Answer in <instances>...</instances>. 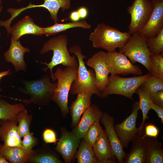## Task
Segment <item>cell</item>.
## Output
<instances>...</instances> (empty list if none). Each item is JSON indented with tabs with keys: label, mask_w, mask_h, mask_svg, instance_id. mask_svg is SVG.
I'll return each mask as SVG.
<instances>
[{
	"label": "cell",
	"mask_w": 163,
	"mask_h": 163,
	"mask_svg": "<svg viewBox=\"0 0 163 163\" xmlns=\"http://www.w3.org/2000/svg\"><path fill=\"white\" fill-rule=\"evenodd\" d=\"M152 0H134L128 7L127 11L131 16L128 27L131 35L138 32L145 25L153 10Z\"/></svg>",
	"instance_id": "cell-8"
},
{
	"label": "cell",
	"mask_w": 163,
	"mask_h": 163,
	"mask_svg": "<svg viewBox=\"0 0 163 163\" xmlns=\"http://www.w3.org/2000/svg\"><path fill=\"white\" fill-rule=\"evenodd\" d=\"M140 87L150 94L163 90V80L150 75Z\"/></svg>",
	"instance_id": "cell-32"
},
{
	"label": "cell",
	"mask_w": 163,
	"mask_h": 163,
	"mask_svg": "<svg viewBox=\"0 0 163 163\" xmlns=\"http://www.w3.org/2000/svg\"><path fill=\"white\" fill-rule=\"evenodd\" d=\"M29 161L37 163H61L62 161L56 155L51 153H45L35 155Z\"/></svg>",
	"instance_id": "cell-34"
},
{
	"label": "cell",
	"mask_w": 163,
	"mask_h": 163,
	"mask_svg": "<svg viewBox=\"0 0 163 163\" xmlns=\"http://www.w3.org/2000/svg\"><path fill=\"white\" fill-rule=\"evenodd\" d=\"M0 152L8 161L12 163L29 161L34 153L33 150L27 151L22 147H9L4 145L0 146Z\"/></svg>",
	"instance_id": "cell-23"
},
{
	"label": "cell",
	"mask_w": 163,
	"mask_h": 163,
	"mask_svg": "<svg viewBox=\"0 0 163 163\" xmlns=\"http://www.w3.org/2000/svg\"><path fill=\"white\" fill-rule=\"evenodd\" d=\"M145 123L144 125L145 128L144 130V136L157 138L159 133L158 128L152 123Z\"/></svg>",
	"instance_id": "cell-36"
},
{
	"label": "cell",
	"mask_w": 163,
	"mask_h": 163,
	"mask_svg": "<svg viewBox=\"0 0 163 163\" xmlns=\"http://www.w3.org/2000/svg\"><path fill=\"white\" fill-rule=\"evenodd\" d=\"M147 39L138 33L131 35L127 42L119 52L123 53L133 64L139 63L150 72V56Z\"/></svg>",
	"instance_id": "cell-7"
},
{
	"label": "cell",
	"mask_w": 163,
	"mask_h": 163,
	"mask_svg": "<svg viewBox=\"0 0 163 163\" xmlns=\"http://www.w3.org/2000/svg\"><path fill=\"white\" fill-rule=\"evenodd\" d=\"M106 60L111 75L129 74L141 75L142 71L133 64L123 53L115 50L106 53Z\"/></svg>",
	"instance_id": "cell-9"
},
{
	"label": "cell",
	"mask_w": 163,
	"mask_h": 163,
	"mask_svg": "<svg viewBox=\"0 0 163 163\" xmlns=\"http://www.w3.org/2000/svg\"><path fill=\"white\" fill-rule=\"evenodd\" d=\"M75 157L78 163H99L96 158L92 147L83 139L80 143Z\"/></svg>",
	"instance_id": "cell-27"
},
{
	"label": "cell",
	"mask_w": 163,
	"mask_h": 163,
	"mask_svg": "<svg viewBox=\"0 0 163 163\" xmlns=\"http://www.w3.org/2000/svg\"><path fill=\"white\" fill-rule=\"evenodd\" d=\"M153 10L147 22L138 32L146 39L156 36L163 29V0H152Z\"/></svg>",
	"instance_id": "cell-13"
},
{
	"label": "cell",
	"mask_w": 163,
	"mask_h": 163,
	"mask_svg": "<svg viewBox=\"0 0 163 163\" xmlns=\"http://www.w3.org/2000/svg\"><path fill=\"white\" fill-rule=\"evenodd\" d=\"M8 34L11 35V39L19 40L22 36L27 34L35 36L43 34V27L36 24L33 19L27 15L19 20L7 31Z\"/></svg>",
	"instance_id": "cell-19"
},
{
	"label": "cell",
	"mask_w": 163,
	"mask_h": 163,
	"mask_svg": "<svg viewBox=\"0 0 163 163\" xmlns=\"http://www.w3.org/2000/svg\"><path fill=\"white\" fill-rule=\"evenodd\" d=\"M69 18L72 22L78 21L81 19L77 10L72 11L69 14Z\"/></svg>",
	"instance_id": "cell-41"
},
{
	"label": "cell",
	"mask_w": 163,
	"mask_h": 163,
	"mask_svg": "<svg viewBox=\"0 0 163 163\" xmlns=\"http://www.w3.org/2000/svg\"><path fill=\"white\" fill-rule=\"evenodd\" d=\"M60 129L61 136L55 149L66 163H71L75 157L80 140L65 128L62 127Z\"/></svg>",
	"instance_id": "cell-14"
},
{
	"label": "cell",
	"mask_w": 163,
	"mask_h": 163,
	"mask_svg": "<svg viewBox=\"0 0 163 163\" xmlns=\"http://www.w3.org/2000/svg\"><path fill=\"white\" fill-rule=\"evenodd\" d=\"M2 0H0V7L2 6Z\"/></svg>",
	"instance_id": "cell-46"
},
{
	"label": "cell",
	"mask_w": 163,
	"mask_h": 163,
	"mask_svg": "<svg viewBox=\"0 0 163 163\" xmlns=\"http://www.w3.org/2000/svg\"><path fill=\"white\" fill-rule=\"evenodd\" d=\"M103 113L98 107L91 105L83 113L79 123L71 132L79 139H83L94 123L100 121Z\"/></svg>",
	"instance_id": "cell-17"
},
{
	"label": "cell",
	"mask_w": 163,
	"mask_h": 163,
	"mask_svg": "<svg viewBox=\"0 0 163 163\" xmlns=\"http://www.w3.org/2000/svg\"><path fill=\"white\" fill-rule=\"evenodd\" d=\"M100 121L104 127L107 138L118 162L123 163L126 153L124 151L115 129L113 118L107 113H103Z\"/></svg>",
	"instance_id": "cell-16"
},
{
	"label": "cell",
	"mask_w": 163,
	"mask_h": 163,
	"mask_svg": "<svg viewBox=\"0 0 163 163\" xmlns=\"http://www.w3.org/2000/svg\"><path fill=\"white\" fill-rule=\"evenodd\" d=\"M131 36L128 32H122L102 23L97 24L90 34L89 40L93 47L110 52L122 47Z\"/></svg>",
	"instance_id": "cell-2"
},
{
	"label": "cell",
	"mask_w": 163,
	"mask_h": 163,
	"mask_svg": "<svg viewBox=\"0 0 163 163\" xmlns=\"http://www.w3.org/2000/svg\"><path fill=\"white\" fill-rule=\"evenodd\" d=\"M37 142V139L34 137L33 133L29 132L23 136L21 147L25 150L31 151L33 150L32 148Z\"/></svg>",
	"instance_id": "cell-35"
},
{
	"label": "cell",
	"mask_w": 163,
	"mask_h": 163,
	"mask_svg": "<svg viewBox=\"0 0 163 163\" xmlns=\"http://www.w3.org/2000/svg\"><path fill=\"white\" fill-rule=\"evenodd\" d=\"M9 161L6 159L3 154L0 152V163H8Z\"/></svg>",
	"instance_id": "cell-43"
},
{
	"label": "cell",
	"mask_w": 163,
	"mask_h": 163,
	"mask_svg": "<svg viewBox=\"0 0 163 163\" xmlns=\"http://www.w3.org/2000/svg\"><path fill=\"white\" fill-rule=\"evenodd\" d=\"M68 50L69 52L74 53L76 56L78 62L77 76L72 84L70 93L75 94L86 91L100 97L101 92L95 84V73L93 70L86 68L83 60L86 56L82 53L81 47L75 45L70 47Z\"/></svg>",
	"instance_id": "cell-3"
},
{
	"label": "cell",
	"mask_w": 163,
	"mask_h": 163,
	"mask_svg": "<svg viewBox=\"0 0 163 163\" xmlns=\"http://www.w3.org/2000/svg\"><path fill=\"white\" fill-rule=\"evenodd\" d=\"M150 97L153 103L163 107V90L150 94Z\"/></svg>",
	"instance_id": "cell-38"
},
{
	"label": "cell",
	"mask_w": 163,
	"mask_h": 163,
	"mask_svg": "<svg viewBox=\"0 0 163 163\" xmlns=\"http://www.w3.org/2000/svg\"><path fill=\"white\" fill-rule=\"evenodd\" d=\"M100 120L95 122L88 129L83 138L85 142L89 146L93 147L100 136L102 130L100 123Z\"/></svg>",
	"instance_id": "cell-33"
},
{
	"label": "cell",
	"mask_w": 163,
	"mask_h": 163,
	"mask_svg": "<svg viewBox=\"0 0 163 163\" xmlns=\"http://www.w3.org/2000/svg\"><path fill=\"white\" fill-rule=\"evenodd\" d=\"M22 0H16L18 2H21L22 1Z\"/></svg>",
	"instance_id": "cell-47"
},
{
	"label": "cell",
	"mask_w": 163,
	"mask_h": 163,
	"mask_svg": "<svg viewBox=\"0 0 163 163\" xmlns=\"http://www.w3.org/2000/svg\"><path fill=\"white\" fill-rule=\"evenodd\" d=\"M144 134V129L139 130L136 136L132 141L131 150L126 154L123 163H148L147 151L150 137L145 136Z\"/></svg>",
	"instance_id": "cell-12"
},
{
	"label": "cell",
	"mask_w": 163,
	"mask_h": 163,
	"mask_svg": "<svg viewBox=\"0 0 163 163\" xmlns=\"http://www.w3.org/2000/svg\"><path fill=\"white\" fill-rule=\"evenodd\" d=\"M81 19H84L88 16V9L84 6L79 7L77 10Z\"/></svg>",
	"instance_id": "cell-40"
},
{
	"label": "cell",
	"mask_w": 163,
	"mask_h": 163,
	"mask_svg": "<svg viewBox=\"0 0 163 163\" xmlns=\"http://www.w3.org/2000/svg\"><path fill=\"white\" fill-rule=\"evenodd\" d=\"M95 156L99 163H114L117 162L104 130L101 133L93 147Z\"/></svg>",
	"instance_id": "cell-20"
},
{
	"label": "cell",
	"mask_w": 163,
	"mask_h": 163,
	"mask_svg": "<svg viewBox=\"0 0 163 163\" xmlns=\"http://www.w3.org/2000/svg\"><path fill=\"white\" fill-rule=\"evenodd\" d=\"M2 122V120H0V128ZM0 139H1V138H0ZM1 145L0 144V146Z\"/></svg>",
	"instance_id": "cell-45"
},
{
	"label": "cell",
	"mask_w": 163,
	"mask_h": 163,
	"mask_svg": "<svg viewBox=\"0 0 163 163\" xmlns=\"http://www.w3.org/2000/svg\"><path fill=\"white\" fill-rule=\"evenodd\" d=\"M3 9V7L2 6H1L0 7V14L1 13V12L2 11V10ZM1 36V33L0 32V37ZM1 48V46H0V49Z\"/></svg>",
	"instance_id": "cell-44"
},
{
	"label": "cell",
	"mask_w": 163,
	"mask_h": 163,
	"mask_svg": "<svg viewBox=\"0 0 163 163\" xmlns=\"http://www.w3.org/2000/svg\"><path fill=\"white\" fill-rule=\"evenodd\" d=\"M78 66L66 67L63 69H57L53 74L57 85L51 100L59 107L62 117H66L69 113L68 97L72 84L76 78Z\"/></svg>",
	"instance_id": "cell-5"
},
{
	"label": "cell",
	"mask_w": 163,
	"mask_h": 163,
	"mask_svg": "<svg viewBox=\"0 0 163 163\" xmlns=\"http://www.w3.org/2000/svg\"><path fill=\"white\" fill-rule=\"evenodd\" d=\"M151 109L154 110L160 119L161 122L163 123V107L156 105L153 102L151 105Z\"/></svg>",
	"instance_id": "cell-39"
},
{
	"label": "cell",
	"mask_w": 163,
	"mask_h": 163,
	"mask_svg": "<svg viewBox=\"0 0 163 163\" xmlns=\"http://www.w3.org/2000/svg\"><path fill=\"white\" fill-rule=\"evenodd\" d=\"M146 43L149 50L152 55L158 54L162 53L163 29L156 36L147 39Z\"/></svg>",
	"instance_id": "cell-31"
},
{
	"label": "cell",
	"mask_w": 163,
	"mask_h": 163,
	"mask_svg": "<svg viewBox=\"0 0 163 163\" xmlns=\"http://www.w3.org/2000/svg\"><path fill=\"white\" fill-rule=\"evenodd\" d=\"M13 72H11L10 69L2 71L0 72V81L2 78L3 77L11 74ZM3 89L2 88H0V91H2Z\"/></svg>",
	"instance_id": "cell-42"
},
{
	"label": "cell",
	"mask_w": 163,
	"mask_h": 163,
	"mask_svg": "<svg viewBox=\"0 0 163 163\" xmlns=\"http://www.w3.org/2000/svg\"><path fill=\"white\" fill-rule=\"evenodd\" d=\"M68 40L65 35H61L53 37L45 43L40 51L41 54H45L50 50H52L53 54L51 60L48 63L41 62L47 66L43 70L46 72L49 69L52 81H55L53 69L59 65L65 67L78 66V62L75 55L71 56L67 49Z\"/></svg>",
	"instance_id": "cell-1"
},
{
	"label": "cell",
	"mask_w": 163,
	"mask_h": 163,
	"mask_svg": "<svg viewBox=\"0 0 163 163\" xmlns=\"http://www.w3.org/2000/svg\"><path fill=\"white\" fill-rule=\"evenodd\" d=\"M30 51L29 48L21 44L19 40L11 39L9 48L4 55L5 60L11 63L14 66L16 72L19 71L26 72L27 67L24 56L25 53Z\"/></svg>",
	"instance_id": "cell-18"
},
{
	"label": "cell",
	"mask_w": 163,
	"mask_h": 163,
	"mask_svg": "<svg viewBox=\"0 0 163 163\" xmlns=\"http://www.w3.org/2000/svg\"><path fill=\"white\" fill-rule=\"evenodd\" d=\"M32 118V116L28 114L25 108L17 115L16 119L19 123L18 126V131L21 137H23L30 132L29 128Z\"/></svg>",
	"instance_id": "cell-29"
},
{
	"label": "cell",
	"mask_w": 163,
	"mask_h": 163,
	"mask_svg": "<svg viewBox=\"0 0 163 163\" xmlns=\"http://www.w3.org/2000/svg\"><path fill=\"white\" fill-rule=\"evenodd\" d=\"M16 119L2 120L0 138L4 145L9 147H21L22 141L18 129Z\"/></svg>",
	"instance_id": "cell-21"
},
{
	"label": "cell",
	"mask_w": 163,
	"mask_h": 163,
	"mask_svg": "<svg viewBox=\"0 0 163 163\" xmlns=\"http://www.w3.org/2000/svg\"><path fill=\"white\" fill-rule=\"evenodd\" d=\"M44 141L46 143H56L57 140L55 132L52 129L47 128L43 134Z\"/></svg>",
	"instance_id": "cell-37"
},
{
	"label": "cell",
	"mask_w": 163,
	"mask_h": 163,
	"mask_svg": "<svg viewBox=\"0 0 163 163\" xmlns=\"http://www.w3.org/2000/svg\"><path fill=\"white\" fill-rule=\"evenodd\" d=\"M150 75L148 73L128 78L121 77L117 75H111L109 76L108 84L101 92L100 97L104 98L110 95L118 94L133 101V94Z\"/></svg>",
	"instance_id": "cell-6"
},
{
	"label": "cell",
	"mask_w": 163,
	"mask_h": 163,
	"mask_svg": "<svg viewBox=\"0 0 163 163\" xmlns=\"http://www.w3.org/2000/svg\"><path fill=\"white\" fill-rule=\"evenodd\" d=\"M77 94V97L72 103L70 107L71 126L73 129L78 124L83 113L91 105V99L93 94L85 91Z\"/></svg>",
	"instance_id": "cell-22"
},
{
	"label": "cell",
	"mask_w": 163,
	"mask_h": 163,
	"mask_svg": "<svg viewBox=\"0 0 163 163\" xmlns=\"http://www.w3.org/2000/svg\"><path fill=\"white\" fill-rule=\"evenodd\" d=\"M148 163H163L162 144L157 139L150 137L147 151Z\"/></svg>",
	"instance_id": "cell-28"
},
{
	"label": "cell",
	"mask_w": 163,
	"mask_h": 163,
	"mask_svg": "<svg viewBox=\"0 0 163 163\" xmlns=\"http://www.w3.org/2000/svg\"><path fill=\"white\" fill-rule=\"evenodd\" d=\"M24 108L23 104H11L0 98V120H6L15 119L17 115Z\"/></svg>",
	"instance_id": "cell-25"
},
{
	"label": "cell",
	"mask_w": 163,
	"mask_h": 163,
	"mask_svg": "<svg viewBox=\"0 0 163 163\" xmlns=\"http://www.w3.org/2000/svg\"><path fill=\"white\" fill-rule=\"evenodd\" d=\"M136 93L138 95L139 108L142 113V122L138 128L139 130H141L144 128V125L145 120L149 119L148 114L149 110L151 109V105L153 102L151 98L150 94L140 87L137 89Z\"/></svg>",
	"instance_id": "cell-26"
},
{
	"label": "cell",
	"mask_w": 163,
	"mask_h": 163,
	"mask_svg": "<svg viewBox=\"0 0 163 163\" xmlns=\"http://www.w3.org/2000/svg\"><path fill=\"white\" fill-rule=\"evenodd\" d=\"M86 63L94 69L95 85L98 89L102 91L108 84L110 74L106 53L102 51L97 53L88 59Z\"/></svg>",
	"instance_id": "cell-11"
},
{
	"label": "cell",
	"mask_w": 163,
	"mask_h": 163,
	"mask_svg": "<svg viewBox=\"0 0 163 163\" xmlns=\"http://www.w3.org/2000/svg\"><path fill=\"white\" fill-rule=\"evenodd\" d=\"M75 27L89 29L91 28V26L85 20L66 23H59L57 22L52 26L43 27V34L46 37H48L55 35L68 29Z\"/></svg>",
	"instance_id": "cell-24"
},
{
	"label": "cell",
	"mask_w": 163,
	"mask_h": 163,
	"mask_svg": "<svg viewBox=\"0 0 163 163\" xmlns=\"http://www.w3.org/2000/svg\"><path fill=\"white\" fill-rule=\"evenodd\" d=\"M51 77L47 74L40 78L31 81L22 80L24 87L18 89L24 94L29 95L30 98L22 100L25 104L31 103L39 105L47 104L51 99L57 85V83H53L50 81Z\"/></svg>",
	"instance_id": "cell-4"
},
{
	"label": "cell",
	"mask_w": 163,
	"mask_h": 163,
	"mask_svg": "<svg viewBox=\"0 0 163 163\" xmlns=\"http://www.w3.org/2000/svg\"><path fill=\"white\" fill-rule=\"evenodd\" d=\"M139 110V102H134L130 115L122 122L114 126L123 148H127L129 143L136 137L139 132L136 123Z\"/></svg>",
	"instance_id": "cell-10"
},
{
	"label": "cell",
	"mask_w": 163,
	"mask_h": 163,
	"mask_svg": "<svg viewBox=\"0 0 163 163\" xmlns=\"http://www.w3.org/2000/svg\"><path fill=\"white\" fill-rule=\"evenodd\" d=\"M36 7H43L47 9L49 12L50 18L55 23L57 22L59 19L57 14L59 9L64 11L70 7V0H44L43 4L40 5L32 4L30 3L25 7L15 8H10L9 12L11 17L14 19L22 12L29 9Z\"/></svg>",
	"instance_id": "cell-15"
},
{
	"label": "cell",
	"mask_w": 163,
	"mask_h": 163,
	"mask_svg": "<svg viewBox=\"0 0 163 163\" xmlns=\"http://www.w3.org/2000/svg\"><path fill=\"white\" fill-rule=\"evenodd\" d=\"M150 68L149 73L151 75L163 80V54L151 55Z\"/></svg>",
	"instance_id": "cell-30"
}]
</instances>
